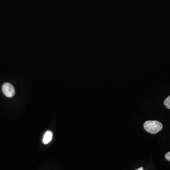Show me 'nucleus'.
Here are the masks:
<instances>
[{"label": "nucleus", "instance_id": "1", "mask_svg": "<svg viewBox=\"0 0 170 170\" xmlns=\"http://www.w3.org/2000/svg\"><path fill=\"white\" fill-rule=\"evenodd\" d=\"M163 128V124L157 121H146L144 124L145 130L148 133L153 134L158 133L162 130Z\"/></svg>", "mask_w": 170, "mask_h": 170}, {"label": "nucleus", "instance_id": "2", "mask_svg": "<svg viewBox=\"0 0 170 170\" xmlns=\"http://www.w3.org/2000/svg\"><path fill=\"white\" fill-rule=\"evenodd\" d=\"M2 90L4 95L8 98H12L15 93L14 87L10 83H6L2 85Z\"/></svg>", "mask_w": 170, "mask_h": 170}, {"label": "nucleus", "instance_id": "3", "mask_svg": "<svg viewBox=\"0 0 170 170\" xmlns=\"http://www.w3.org/2000/svg\"><path fill=\"white\" fill-rule=\"evenodd\" d=\"M53 137V133L51 131H47L44 135L42 141L45 144H47L51 140Z\"/></svg>", "mask_w": 170, "mask_h": 170}, {"label": "nucleus", "instance_id": "4", "mask_svg": "<svg viewBox=\"0 0 170 170\" xmlns=\"http://www.w3.org/2000/svg\"><path fill=\"white\" fill-rule=\"evenodd\" d=\"M163 104L167 108L170 109V95L168 96L165 99V101L163 102Z\"/></svg>", "mask_w": 170, "mask_h": 170}, {"label": "nucleus", "instance_id": "5", "mask_svg": "<svg viewBox=\"0 0 170 170\" xmlns=\"http://www.w3.org/2000/svg\"><path fill=\"white\" fill-rule=\"evenodd\" d=\"M165 158L166 160L170 162V152H167L165 154Z\"/></svg>", "mask_w": 170, "mask_h": 170}, {"label": "nucleus", "instance_id": "6", "mask_svg": "<svg viewBox=\"0 0 170 170\" xmlns=\"http://www.w3.org/2000/svg\"><path fill=\"white\" fill-rule=\"evenodd\" d=\"M144 170L143 167H141V168H139V169H136V170Z\"/></svg>", "mask_w": 170, "mask_h": 170}]
</instances>
